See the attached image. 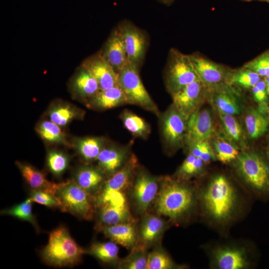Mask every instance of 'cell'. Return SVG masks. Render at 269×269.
Returning a JSON list of instances; mask_svg holds the SVG:
<instances>
[{"instance_id":"cell-8","label":"cell","mask_w":269,"mask_h":269,"mask_svg":"<svg viewBox=\"0 0 269 269\" xmlns=\"http://www.w3.org/2000/svg\"><path fill=\"white\" fill-rule=\"evenodd\" d=\"M198 79L189 55L171 49L165 70V85L171 95Z\"/></svg>"},{"instance_id":"cell-43","label":"cell","mask_w":269,"mask_h":269,"mask_svg":"<svg viewBox=\"0 0 269 269\" xmlns=\"http://www.w3.org/2000/svg\"><path fill=\"white\" fill-rule=\"evenodd\" d=\"M190 153L208 163L215 158L214 153L208 140L197 142L189 145Z\"/></svg>"},{"instance_id":"cell-29","label":"cell","mask_w":269,"mask_h":269,"mask_svg":"<svg viewBox=\"0 0 269 269\" xmlns=\"http://www.w3.org/2000/svg\"><path fill=\"white\" fill-rule=\"evenodd\" d=\"M87 252L104 263L113 264L119 260V248L112 241L94 243Z\"/></svg>"},{"instance_id":"cell-34","label":"cell","mask_w":269,"mask_h":269,"mask_svg":"<svg viewBox=\"0 0 269 269\" xmlns=\"http://www.w3.org/2000/svg\"><path fill=\"white\" fill-rule=\"evenodd\" d=\"M177 267L161 247H157L148 253L146 269H172Z\"/></svg>"},{"instance_id":"cell-20","label":"cell","mask_w":269,"mask_h":269,"mask_svg":"<svg viewBox=\"0 0 269 269\" xmlns=\"http://www.w3.org/2000/svg\"><path fill=\"white\" fill-rule=\"evenodd\" d=\"M100 230L111 241L127 249L132 250L138 245V232L134 222L106 226Z\"/></svg>"},{"instance_id":"cell-26","label":"cell","mask_w":269,"mask_h":269,"mask_svg":"<svg viewBox=\"0 0 269 269\" xmlns=\"http://www.w3.org/2000/svg\"><path fill=\"white\" fill-rule=\"evenodd\" d=\"M105 141L102 137H85L79 138L75 141V146L83 159L86 162L97 160L103 149Z\"/></svg>"},{"instance_id":"cell-7","label":"cell","mask_w":269,"mask_h":269,"mask_svg":"<svg viewBox=\"0 0 269 269\" xmlns=\"http://www.w3.org/2000/svg\"><path fill=\"white\" fill-rule=\"evenodd\" d=\"M138 70L136 66L129 64L118 73L119 85L127 98L128 104L159 115L158 107L144 87Z\"/></svg>"},{"instance_id":"cell-15","label":"cell","mask_w":269,"mask_h":269,"mask_svg":"<svg viewBox=\"0 0 269 269\" xmlns=\"http://www.w3.org/2000/svg\"><path fill=\"white\" fill-rule=\"evenodd\" d=\"M203 85L198 79L173 95V106L187 120L197 110L203 95Z\"/></svg>"},{"instance_id":"cell-25","label":"cell","mask_w":269,"mask_h":269,"mask_svg":"<svg viewBox=\"0 0 269 269\" xmlns=\"http://www.w3.org/2000/svg\"><path fill=\"white\" fill-rule=\"evenodd\" d=\"M89 107L107 110L128 104L127 98L119 85L100 90L88 101Z\"/></svg>"},{"instance_id":"cell-6","label":"cell","mask_w":269,"mask_h":269,"mask_svg":"<svg viewBox=\"0 0 269 269\" xmlns=\"http://www.w3.org/2000/svg\"><path fill=\"white\" fill-rule=\"evenodd\" d=\"M238 172L245 183L255 191L269 192V166L258 154L246 152L236 159Z\"/></svg>"},{"instance_id":"cell-28","label":"cell","mask_w":269,"mask_h":269,"mask_svg":"<svg viewBox=\"0 0 269 269\" xmlns=\"http://www.w3.org/2000/svg\"><path fill=\"white\" fill-rule=\"evenodd\" d=\"M125 128L134 136L146 138L150 134V127L142 118L126 110L121 115Z\"/></svg>"},{"instance_id":"cell-27","label":"cell","mask_w":269,"mask_h":269,"mask_svg":"<svg viewBox=\"0 0 269 269\" xmlns=\"http://www.w3.org/2000/svg\"><path fill=\"white\" fill-rule=\"evenodd\" d=\"M82 115L81 110L70 104L62 102L53 105L49 111L50 121L60 127L66 126Z\"/></svg>"},{"instance_id":"cell-11","label":"cell","mask_w":269,"mask_h":269,"mask_svg":"<svg viewBox=\"0 0 269 269\" xmlns=\"http://www.w3.org/2000/svg\"><path fill=\"white\" fill-rule=\"evenodd\" d=\"M160 119L161 135L166 146H178L185 139L187 120L173 106Z\"/></svg>"},{"instance_id":"cell-45","label":"cell","mask_w":269,"mask_h":269,"mask_svg":"<svg viewBox=\"0 0 269 269\" xmlns=\"http://www.w3.org/2000/svg\"><path fill=\"white\" fill-rule=\"evenodd\" d=\"M158 1L166 5H170L174 0H157Z\"/></svg>"},{"instance_id":"cell-3","label":"cell","mask_w":269,"mask_h":269,"mask_svg":"<svg viewBox=\"0 0 269 269\" xmlns=\"http://www.w3.org/2000/svg\"><path fill=\"white\" fill-rule=\"evenodd\" d=\"M86 253L87 251L76 242L67 229L61 226L50 233L41 256L42 261L50 266L73 267L81 261Z\"/></svg>"},{"instance_id":"cell-30","label":"cell","mask_w":269,"mask_h":269,"mask_svg":"<svg viewBox=\"0 0 269 269\" xmlns=\"http://www.w3.org/2000/svg\"><path fill=\"white\" fill-rule=\"evenodd\" d=\"M61 127L51 121H43L39 123L36 130L40 137L47 142L68 145L65 134Z\"/></svg>"},{"instance_id":"cell-42","label":"cell","mask_w":269,"mask_h":269,"mask_svg":"<svg viewBox=\"0 0 269 269\" xmlns=\"http://www.w3.org/2000/svg\"><path fill=\"white\" fill-rule=\"evenodd\" d=\"M244 68L259 75L260 76H269V52L262 54L247 63Z\"/></svg>"},{"instance_id":"cell-36","label":"cell","mask_w":269,"mask_h":269,"mask_svg":"<svg viewBox=\"0 0 269 269\" xmlns=\"http://www.w3.org/2000/svg\"><path fill=\"white\" fill-rule=\"evenodd\" d=\"M214 100L218 112L234 115L240 113V107L235 98L226 91L216 93Z\"/></svg>"},{"instance_id":"cell-16","label":"cell","mask_w":269,"mask_h":269,"mask_svg":"<svg viewBox=\"0 0 269 269\" xmlns=\"http://www.w3.org/2000/svg\"><path fill=\"white\" fill-rule=\"evenodd\" d=\"M193 67L203 85L214 86L224 81V68L198 54L188 55Z\"/></svg>"},{"instance_id":"cell-39","label":"cell","mask_w":269,"mask_h":269,"mask_svg":"<svg viewBox=\"0 0 269 269\" xmlns=\"http://www.w3.org/2000/svg\"><path fill=\"white\" fill-rule=\"evenodd\" d=\"M260 80V76L244 67L235 73L230 82L246 88H253Z\"/></svg>"},{"instance_id":"cell-9","label":"cell","mask_w":269,"mask_h":269,"mask_svg":"<svg viewBox=\"0 0 269 269\" xmlns=\"http://www.w3.org/2000/svg\"><path fill=\"white\" fill-rule=\"evenodd\" d=\"M117 28L123 39L129 64L139 68L147 47L146 34L128 20L120 22Z\"/></svg>"},{"instance_id":"cell-17","label":"cell","mask_w":269,"mask_h":269,"mask_svg":"<svg viewBox=\"0 0 269 269\" xmlns=\"http://www.w3.org/2000/svg\"><path fill=\"white\" fill-rule=\"evenodd\" d=\"M100 52L117 73L129 64L123 39L117 27L111 32Z\"/></svg>"},{"instance_id":"cell-21","label":"cell","mask_w":269,"mask_h":269,"mask_svg":"<svg viewBox=\"0 0 269 269\" xmlns=\"http://www.w3.org/2000/svg\"><path fill=\"white\" fill-rule=\"evenodd\" d=\"M70 88L74 96L87 101L100 91L96 79L82 65L72 78Z\"/></svg>"},{"instance_id":"cell-18","label":"cell","mask_w":269,"mask_h":269,"mask_svg":"<svg viewBox=\"0 0 269 269\" xmlns=\"http://www.w3.org/2000/svg\"><path fill=\"white\" fill-rule=\"evenodd\" d=\"M167 228L166 222L158 215L143 214L138 235L140 244L147 248L157 243Z\"/></svg>"},{"instance_id":"cell-38","label":"cell","mask_w":269,"mask_h":269,"mask_svg":"<svg viewBox=\"0 0 269 269\" xmlns=\"http://www.w3.org/2000/svg\"><path fill=\"white\" fill-rule=\"evenodd\" d=\"M217 158L223 163L236 160L239 155L238 150L230 142L224 140H218L215 143Z\"/></svg>"},{"instance_id":"cell-4","label":"cell","mask_w":269,"mask_h":269,"mask_svg":"<svg viewBox=\"0 0 269 269\" xmlns=\"http://www.w3.org/2000/svg\"><path fill=\"white\" fill-rule=\"evenodd\" d=\"M95 204L99 207L97 228L120 223L134 222L123 191L100 193Z\"/></svg>"},{"instance_id":"cell-46","label":"cell","mask_w":269,"mask_h":269,"mask_svg":"<svg viewBox=\"0 0 269 269\" xmlns=\"http://www.w3.org/2000/svg\"><path fill=\"white\" fill-rule=\"evenodd\" d=\"M264 81L266 83L268 94L269 95V76L266 77Z\"/></svg>"},{"instance_id":"cell-35","label":"cell","mask_w":269,"mask_h":269,"mask_svg":"<svg viewBox=\"0 0 269 269\" xmlns=\"http://www.w3.org/2000/svg\"><path fill=\"white\" fill-rule=\"evenodd\" d=\"M205 163L199 158L189 153L177 171L178 180H187L200 174Z\"/></svg>"},{"instance_id":"cell-13","label":"cell","mask_w":269,"mask_h":269,"mask_svg":"<svg viewBox=\"0 0 269 269\" xmlns=\"http://www.w3.org/2000/svg\"><path fill=\"white\" fill-rule=\"evenodd\" d=\"M98 82L100 90L119 85V74L102 56L100 51L86 58L82 63Z\"/></svg>"},{"instance_id":"cell-37","label":"cell","mask_w":269,"mask_h":269,"mask_svg":"<svg viewBox=\"0 0 269 269\" xmlns=\"http://www.w3.org/2000/svg\"><path fill=\"white\" fill-rule=\"evenodd\" d=\"M69 158L64 153L56 150L49 151L46 157L47 166L55 176L62 175L68 167Z\"/></svg>"},{"instance_id":"cell-10","label":"cell","mask_w":269,"mask_h":269,"mask_svg":"<svg viewBox=\"0 0 269 269\" xmlns=\"http://www.w3.org/2000/svg\"><path fill=\"white\" fill-rule=\"evenodd\" d=\"M159 179L145 171L140 170L134 178L132 198L137 212L142 215L146 213L155 200L159 189Z\"/></svg>"},{"instance_id":"cell-44","label":"cell","mask_w":269,"mask_h":269,"mask_svg":"<svg viewBox=\"0 0 269 269\" xmlns=\"http://www.w3.org/2000/svg\"><path fill=\"white\" fill-rule=\"evenodd\" d=\"M253 94L256 101L263 103L267 99L268 92L265 81L260 80L253 88Z\"/></svg>"},{"instance_id":"cell-12","label":"cell","mask_w":269,"mask_h":269,"mask_svg":"<svg viewBox=\"0 0 269 269\" xmlns=\"http://www.w3.org/2000/svg\"><path fill=\"white\" fill-rule=\"evenodd\" d=\"M214 132L213 120L207 109L195 110L187 120L185 140L191 144L208 140Z\"/></svg>"},{"instance_id":"cell-47","label":"cell","mask_w":269,"mask_h":269,"mask_svg":"<svg viewBox=\"0 0 269 269\" xmlns=\"http://www.w3.org/2000/svg\"><path fill=\"white\" fill-rule=\"evenodd\" d=\"M242 0L246 1H252V0H258V1H261L266 2L269 3V0Z\"/></svg>"},{"instance_id":"cell-41","label":"cell","mask_w":269,"mask_h":269,"mask_svg":"<svg viewBox=\"0 0 269 269\" xmlns=\"http://www.w3.org/2000/svg\"><path fill=\"white\" fill-rule=\"evenodd\" d=\"M224 129L229 136L235 141H239L242 137L241 127L233 115L219 112Z\"/></svg>"},{"instance_id":"cell-5","label":"cell","mask_w":269,"mask_h":269,"mask_svg":"<svg viewBox=\"0 0 269 269\" xmlns=\"http://www.w3.org/2000/svg\"><path fill=\"white\" fill-rule=\"evenodd\" d=\"M56 195L61 202L62 211L68 212L82 219L93 218L94 214L93 196L74 180L63 182Z\"/></svg>"},{"instance_id":"cell-40","label":"cell","mask_w":269,"mask_h":269,"mask_svg":"<svg viewBox=\"0 0 269 269\" xmlns=\"http://www.w3.org/2000/svg\"><path fill=\"white\" fill-rule=\"evenodd\" d=\"M32 202L46 206L50 208L62 207V204L55 194L44 191L33 190L30 197Z\"/></svg>"},{"instance_id":"cell-31","label":"cell","mask_w":269,"mask_h":269,"mask_svg":"<svg viewBox=\"0 0 269 269\" xmlns=\"http://www.w3.org/2000/svg\"><path fill=\"white\" fill-rule=\"evenodd\" d=\"M131 253L119 262L118 267L122 269H146L148 253L141 244L131 250Z\"/></svg>"},{"instance_id":"cell-2","label":"cell","mask_w":269,"mask_h":269,"mask_svg":"<svg viewBox=\"0 0 269 269\" xmlns=\"http://www.w3.org/2000/svg\"><path fill=\"white\" fill-rule=\"evenodd\" d=\"M196 198V192L190 186L182 180L166 177L160 182L155 210L159 215L179 221L193 210Z\"/></svg>"},{"instance_id":"cell-24","label":"cell","mask_w":269,"mask_h":269,"mask_svg":"<svg viewBox=\"0 0 269 269\" xmlns=\"http://www.w3.org/2000/svg\"><path fill=\"white\" fill-rule=\"evenodd\" d=\"M105 174L99 167L84 165L79 167L74 180L76 183L92 196L98 194L105 181Z\"/></svg>"},{"instance_id":"cell-14","label":"cell","mask_w":269,"mask_h":269,"mask_svg":"<svg viewBox=\"0 0 269 269\" xmlns=\"http://www.w3.org/2000/svg\"><path fill=\"white\" fill-rule=\"evenodd\" d=\"M215 267L219 269H243L250 266L247 251L238 246H223L212 254Z\"/></svg>"},{"instance_id":"cell-19","label":"cell","mask_w":269,"mask_h":269,"mask_svg":"<svg viewBox=\"0 0 269 269\" xmlns=\"http://www.w3.org/2000/svg\"><path fill=\"white\" fill-rule=\"evenodd\" d=\"M137 167V159L134 155H132L119 170L110 176L108 180H105L98 194L123 191L132 182Z\"/></svg>"},{"instance_id":"cell-1","label":"cell","mask_w":269,"mask_h":269,"mask_svg":"<svg viewBox=\"0 0 269 269\" xmlns=\"http://www.w3.org/2000/svg\"><path fill=\"white\" fill-rule=\"evenodd\" d=\"M199 198L204 213L212 221L218 224L230 221L239 205L237 191L230 181L222 174L211 179L201 191Z\"/></svg>"},{"instance_id":"cell-33","label":"cell","mask_w":269,"mask_h":269,"mask_svg":"<svg viewBox=\"0 0 269 269\" xmlns=\"http://www.w3.org/2000/svg\"><path fill=\"white\" fill-rule=\"evenodd\" d=\"M245 124L250 136L257 138L264 134L268 130V122L258 111L251 109L246 114Z\"/></svg>"},{"instance_id":"cell-32","label":"cell","mask_w":269,"mask_h":269,"mask_svg":"<svg viewBox=\"0 0 269 269\" xmlns=\"http://www.w3.org/2000/svg\"><path fill=\"white\" fill-rule=\"evenodd\" d=\"M32 201L29 197L20 204L1 211L2 215L13 216L18 219L30 223L39 233L40 228L32 210Z\"/></svg>"},{"instance_id":"cell-23","label":"cell","mask_w":269,"mask_h":269,"mask_svg":"<svg viewBox=\"0 0 269 269\" xmlns=\"http://www.w3.org/2000/svg\"><path fill=\"white\" fill-rule=\"evenodd\" d=\"M15 163L22 176L33 190L44 191L56 195L57 190L63 183L49 181L43 173L29 164L18 161Z\"/></svg>"},{"instance_id":"cell-22","label":"cell","mask_w":269,"mask_h":269,"mask_svg":"<svg viewBox=\"0 0 269 269\" xmlns=\"http://www.w3.org/2000/svg\"><path fill=\"white\" fill-rule=\"evenodd\" d=\"M130 156L126 148L115 146L104 147L97 159L98 167L105 175L110 177L119 170Z\"/></svg>"}]
</instances>
